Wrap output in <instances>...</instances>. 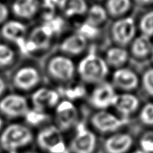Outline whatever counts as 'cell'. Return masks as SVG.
<instances>
[{"label": "cell", "mask_w": 153, "mask_h": 153, "mask_svg": "<svg viewBox=\"0 0 153 153\" xmlns=\"http://www.w3.org/2000/svg\"><path fill=\"white\" fill-rule=\"evenodd\" d=\"M22 58L13 45L6 42L0 43V68L13 69Z\"/></svg>", "instance_id": "24"}, {"label": "cell", "mask_w": 153, "mask_h": 153, "mask_svg": "<svg viewBox=\"0 0 153 153\" xmlns=\"http://www.w3.org/2000/svg\"><path fill=\"white\" fill-rule=\"evenodd\" d=\"M34 144L43 153H69L67 136L52 123L35 131Z\"/></svg>", "instance_id": "9"}, {"label": "cell", "mask_w": 153, "mask_h": 153, "mask_svg": "<svg viewBox=\"0 0 153 153\" xmlns=\"http://www.w3.org/2000/svg\"><path fill=\"white\" fill-rule=\"evenodd\" d=\"M58 42V37L44 23L32 25L28 29L22 56L42 61L55 50Z\"/></svg>", "instance_id": "4"}, {"label": "cell", "mask_w": 153, "mask_h": 153, "mask_svg": "<svg viewBox=\"0 0 153 153\" xmlns=\"http://www.w3.org/2000/svg\"><path fill=\"white\" fill-rule=\"evenodd\" d=\"M67 138L69 153H97L101 149L102 138L89 128L85 120L78 124Z\"/></svg>", "instance_id": "8"}, {"label": "cell", "mask_w": 153, "mask_h": 153, "mask_svg": "<svg viewBox=\"0 0 153 153\" xmlns=\"http://www.w3.org/2000/svg\"><path fill=\"white\" fill-rule=\"evenodd\" d=\"M153 41L151 37L138 34L127 47L131 62L136 64H142L151 58Z\"/></svg>", "instance_id": "19"}, {"label": "cell", "mask_w": 153, "mask_h": 153, "mask_svg": "<svg viewBox=\"0 0 153 153\" xmlns=\"http://www.w3.org/2000/svg\"><path fill=\"white\" fill-rule=\"evenodd\" d=\"M109 16L105 7L100 4H93L87 11L84 20L88 23L100 28H107Z\"/></svg>", "instance_id": "25"}, {"label": "cell", "mask_w": 153, "mask_h": 153, "mask_svg": "<svg viewBox=\"0 0 153 153\" xmlns=\"http://www.w3.org/2000/svg\"><path fill=\"white\" fill-rule=\"evenodd\" d=\"M118 92L108 80L90 88L85 107L90 111L112 110Z\"/></svg>", "instance_id": "11"}, {"label": "cell", "mask_w": 153, "mask_h": 153, "mask_svg": "<svg viewBox=\"0 0 153 153\" xmlns=\"http://www.w3.org/2000/svg\"><path fill=\"white\" fill-rule=\"evenodd\" d=\"M85 111L81 105L62 99L51 114V122L67 136L85 119Z\"/></svg>", "instance_id": "7"}, {"label": "cell", "mask_w": 153, "mask_h": 153, "mask_svg": "<svg viewBox=\"0 0 153 153\" xmlns=\"http://www.w3.org/2000/svg\"><path fill=\"white\" fill-rule=\"evenodd\" d=\"M29 26L26 22L19 19H8L0 28V34L3 40L16 46L19 42L26 38Z\"/></svg>", "instance_id": "20"}, {"label": "cell", "mask_w": 153, "mask_h": 153, "mask_svg": "<svg viewBox=\"0 0 153 153\" xmlns=\"http://www.w3.org/2000/svg\"><path fill=\"white\" fill-rule=\"evenodd\" d=\"M137 22L131 16L114 19L106 28L108 43L128 47L138 34Z\"/></svg>", "instance_id": "10"}, {"label": "cell", "mask_w": 153, "mask_h": 153, "mask_svg": "<svg viewBox=\"0 0 153 153\" xmlns=\"http://www.w3.org/2000/svg\"><path fill=\"white\" fill-rule=\"evenodd\" d=\"M100 51L110 68L111 72L126 67L131 64L129 53L126 47L108 43Z\"/></svg>", "instance_id": "18"}, {"label": "cell", "mask_w": 153, "mask_h": 153, "mask_svg": "<svg viewBox=\"0 0 153 153\" xmlns=\"http://www.w3.org/2000/svg\"><path fill=\"white\" fill-rule=\"evenodd\" d=\"M46 82L56 88H64L78 80L77 61L54 50L41 61Z\"/></svg>", "instance_id": "1"}, {"label": "cell", "mask_w": 153, "mask_h": 153, "mask_svg": "<svg viewBox=\"0 0 153 153\" xmlns=\"http://www.w3.org/2000/svg\"><path fill=\"white\" fill-rule=\"evenodd\" d=\"M137 22L139 34L152 38L153 37V10L143 13Z\"/></svg>", "instance_id": "29"}, {"label": "cell", "mask_w": 153, "mask_h": 153, "mask_svg": "<svg viewBox=\"0 0 153 153\" xmlns=\"http://www.w3.org/2000/svg\"><path fill=\"white\" fill-rule=\"evenodd\" d=\"M136 118L140 125L147 128H152L153 102H147L144 104H142Z\"/></svg>", "instance_id": "28"}, {"label": "cell", "mask_w": 153, "mask_h": 153, "mask_svg": "<svg viewBox=\"0 0 153 153\" xmlns=\"http://www.w3.org/2000/svg\"><path fill=\"white\" fill-rule=\"evenodd\" d=\"M151 59L153 61V46H152V55H151Z\"/></svg>", "instance_id": "37"}, {"label": "cell", "mask_w": 153, "mask_h": 153, "mask_svg": "<svg viewBox=\"0 0 153 153\" xmlns=\"http://www.w3.org/2000/svg\"><path fill=\"white\" fill-rule=\"evenodd\" d=\"M58 7L65 19L86 15L88 5L85 0H60Z\"/></svg>", "instance_id": "23"}, {"label": "cell", "mask_w": 153, "mask_h": 153, "mask_svg": "<svg viewBox=\"0 0 153 153\" xmlns=\"http://www.w3.org/2000/svg\"><path fill=\"white\" fill-rule=\"evenodd\" d=\"M35 131L23 121H13L0 132V147L7 153H19L34 144Z\"/></svg>", "instance_id": "5"}, {"label": "cell", "mask_w": 153, "mask_h": 153, "mask_svg": "<svg viewBox=\"0 0 153 153\" xmlns=\"http://www.w3.org/2000/svg\"><path fill=\"white\" fill-rule=\"evenodd\" d=\"M92 47L89 42L80 34L72 30L66 32L58 42L56 50L78 61L88 53Z\"/></svg>", "instance_id": "14"}, {"label": "cell", "mask_w": 153, "mask_h": 153, "mask_svg": "<svg viewBox=\"0 0 153 153\" xmlns=\"http://www.w3.org/2000/svg\"><path fill=\"white\" fill-rule=\"evenodd\" d=\"M108 81L118 93H137L140 89V73L130 65L112 70Z\"/></svg>", "instance_id": "16"}, {"label": "cell", "mask_w": 153, "mask_h": 153, "mask_svg": "<svg viewBox=\"0 0 153 153\" xmlns=\"http://www.w3.org/2000/svg\"><path fill=\"white\" fill-rule=\"evenodd\" d=\"M139 149L144 153H153V130L147 129L137 137Z\"/></svg>", "instance_id": "31"}, {"label": "cell", "mask_w": 153, "mask_h": 153, "mask_svg": "<svg viewBox=\"0 0 153 153\" xmlns=\"http://www.w3.org/2000/svg\"><path fill=\"white\" fill-rule=\"evenodd\" d=\"M9 83L13 91L28 97L46 84L41 61L32 58H22L12 70Z\"/></svg>", "instance_id": "2"}, {"label": "cell", "mask_w": 153, "mask_h": 153, "mask_svg": "<svg viewBox=\"0 0 153 153\" xmlns=\"http://www.w3.org/2000/svg\"><path fill=\"white\" fill-rule=\"evenodd\" d=\"M131 126L102 137L101 149L105 153H130L137 137L130 129Z\"/></svg>", "instance_id": "13"}, {"label": "cell", "mask_w": 153, "mask_h": 153, "mask_svg": "<svg viewBox=\"0 0 153 153\" xmlns=\"http://www.w3.org/2000/svg\"><path fill=\"white\" fill-rule=\"evenodd\" d=\"M87 125L100 137L126 128L132 123L118 116L112 110L88 111L85 119Z\"/></svg>", "instance_id": "6"}, {"label": "cell", "mask_w": 153, "mask_h": 153, "mask_svg": "<svg viewBox=\"0 0 153 153\" xmlns=\"http://www.w3.org/2000/svg\"><path fill=\"white\" fill-rule=\"evenodd\" d=\"M22 121L34 131H37L41 127L52 123L50 114L32 108L27 112Z\"/></svg>", "instance_id": "27"}, {"label": "cell", "mask_w": 153, "mask_h": 153, "mask_svg": "<svg viewBox=\"0 0 153 153\" xmlns=\"http://www.w3.org/2000/svg\"><path fill=\"white\" fill-rule=\"evenodd\" d=\"M22 153H37V152H31V151H28V152H22Z\"/></svg>", "instance_id": "38"}, {"label": "cell", "mask_w": 153, "mask_h": 153, "mask_svg": "<svg viewBox=\"0 0 153 153\" xmlns=\"http://www.w3.org/2000/svg\"><path fill=\"white\" fill-rule=\"evenodd\" d=\"M136 3L139 5H149L153 4V0H134Z\"/></svg>", "instance_id": "34"}, {"label": "cell", "mask_w": 153, "mask_h": 153, "mask_svg": "<svg viewBox=\"0 0 153 153\" xmlns=\"http://www.w3.org/2000/svg\"><path fill=\"white\" fill-rule=\"evenodd\" d=\"M140 76V89L143 91L146 95L153 98V67L144 69Z\"/></svg>", "instance_id": "30"}, {"label": "cell", "mask_w": 153, "mask_h": 153, "mask_svg": "<svg viewBox=\"0 0 153 153\" xmlns=\"http://www.w3.org/2000/svg\"><path fill=\"white\" fill-rule=\"evenodd\" d=\"M28 99L31 108L52 114L62 97L58 88L45 84L31 93Z\"/></svg>", "instance_id": "15"}, {"label": "cell", "mask_w": 153, "mask_h": 153, "mask_svg": "<svg viewBox=\"0 0 153 153\" xmlns=\"http://www.w3.org/2000/svg\"><path fill=\"white\" fill-rule=\"evenodd\" d=\"M31 108L28 97L10 91L0 99V114L4 118L13 121H22Z\"/></svg>", "instance_id": "12"}, {"label": "cell", "mask_w": 153, "mask_h": 153, "mask_svg": "<svg viewBox=\"0 0 153 153\" xmlns=\"http://www.w3.org/2000/svg\"><path fill=\"white\" fill-rule=\"evenodd\" d=\"M9 12L8 7L4 4V3L0 1V25H2L5 22L8 20Z\"/></svg>", "instance_id": "32"}, {"label": "cell", "mask_w": 153, "mask_h": 153, "mask_svg": "<svg viewBox=\"0 0 153 153\" xmlns=\"http://www.w3.org/2000/svg\"><path fill=\"white\" fill-rule=\"evenodd\" d=\"M105 9L109 18L112 19H120L128 16L131 8V0H107Z\"/></svg>", "instance_id": "26"}, {"label": "cell", "mask_w": 153, "mask_h": 153, "mask_svg": "<svg viewBox=\"0 0 153 153\" xmlns=\"http://www.w3.org/2000/svg\"><path fill=\"white\" fill-rule=\"evenodd\" d=\"M110 74V68L97 47L92 46L77 61L78 80L89 88L108 80Z\"/></svg>", "instance_id": "3"}, {"label": "cell", "mask_w": 153, "mask_h": 153, "mask_svg": "<svg viewBox=\"0 0 153 153\" xmlns=\"http://www.w3.org/2000/svg\"><path fill=\"white\" fill-rule=\"evenodd\" d=\"M12 13L19 20L31 21L40 12L38 0H15L11 6Z\"/></svg>", "instance_id": "21"}, {"label": "cell", "mask_w": 153, "mask_h": 153, "mask_svg": "<svg viewBox=\"0 0 153 153\" xmlns=\"http://www.w3.org/2000/svg\"><path fill=\"white\" fill-rule=\"evenodd\" d=\"M130 153H144L143 152H142L141 150H140V149H136V150H134V151H133V152H130Z\"/></svg>", "instance_id": "36"}, {"label": "cell", "mask_w": 153, "mask_h": 153, "mask_svg": "<svg viewBox=\"0 0 153 153\" xmlns=\"http://www.w3.org/2000/svg\"><path fill=\"white\" fill-rule=\"evenodd\" d=\"M58 89L64 100H69L78 105H85L90 88L80 81L76 80L67 86Z\"/></svg>", "instance_id": "22"}, {"label": "cell", "mask_w": 153, "mask_h": 153, "mask_svg": "<svg viewBox=\"0 0 153 153\" xmlns=\"http://www.w3.org/2000/svg\"><path fill=\"white\" fill-rule=\"evenodd\" d=\"M141 105V100L137 93H118L112 111L120 117L133 122Z\"/></svg>", "instance_id": "17"}, {"label": "cell", "mask_w": 153, "mask_h": 153, "mask_svg": "<svg viewBox=\"0 0 153 153\" xmlns=\"http://www.w3.org/2000/svg\"><path fill=\"white\" fill-rule=\"evenodd\" d=\"M4 127V117L1 116V114H0V132L1 131V130L3 129V128Z\"/></svg>", "instance_id": "35"}, {"label": "cell", "mask_w": 153, "mask_h": 153, "mask_svg": "<svg viewBox=\"0 0 153 153\" xmlns=\"http://www.w3.org/2000/svg\"><path fill=\"white\" fill-rule=\"evenodd\" d=\"M8 84L7 80L3 76H0V99L7 93Z\"/></svg>", "instance_id": "33"}]
</instances>
